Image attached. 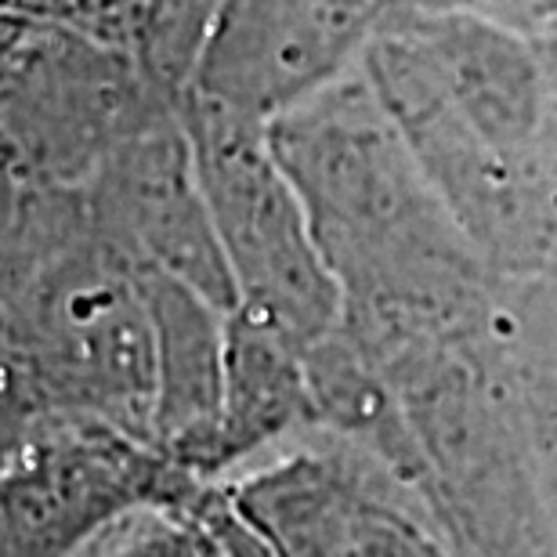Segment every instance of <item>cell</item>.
Segmentation results:
<instances>
[{
  "mask_svg": "<svg viewBox=\"0 0 557 557\" xmlns=\"http://www.w3.org/2000/svg\"><path fill=\"white\" fill-rule=\"evenodd\" d=\"M196 488L120 434L26 445L0 474V557H70L135 507L177 515Z\"/></svg>",
  "mask_w": 557,
  "mask_h": 557,
  "instance_id": "obj_1",
  "label": "cell"
},
{
  "mask_svg": "<svg viewBox=\"0 0 557 557\" xmlns=\"http://www.w3.org/2000/svg\"><path fill=\"white\" fill-rule=\"evenodd\" d=\"M87 543L91 554L84 557H228L199 521L163 507L127 510Z\"/></svg>",
  "mask_w": 557,
  "mask_h": 557,
  "instance_id": "obj_2",
  "label": "cell"
}]
</instances>
